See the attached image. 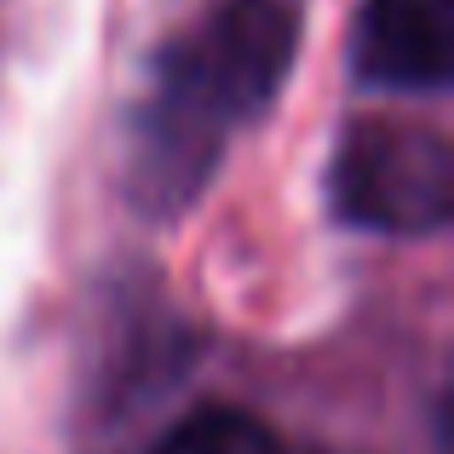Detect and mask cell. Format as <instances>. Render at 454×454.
Returning a JSON list of instances; mask_svg holds the SVG:
<instances>
[{"label":"cell","mask_w":454,"mask_h":454,"mask_svg":"<svg viewBox=\"0 0 454 454\" xmlns=\"http://www.w3.org/2000/svg\"><path fill=\"white\" fill-rule=\"evenodd\" d=\"M300 52V12L288 0H219L196 29L155 58L133 115L127 190L145 213H184L207 190L224 138L282 92Z\"/></svg>","instance_id":"cell-1"},{"label":"cell","mask_w":454,"mask_h":454,"mask_svg":"<svg viewBox=\"0 0 454 454\" xmlns=\"http://www.w3.org/2000/svg\"><path fill=\"white\" fill-rule=\"evenodd\" d=\"M328 196L356 231L437 236L454 219V150L437 127L363 115L333 145Z\"/></svg>","instance_id":"cell-2"},{"label":"cell","mask_w":454,"mask_h":454,"mask_svg":"<svg viewBox=\"0 0 454 454\" xmlns=\"http://www.w3.org/2000/svg\"><path fill=\"white\" fill-rule=\"evenodd\" d=\"M351 69L380 92H443L454 81V0H363Z\"/></svg>","instance_id":"cell-3"},{"label":"cell","mask_w":454,"mask_h":454,"mask_svg":"<svg viewBox=\"0 0 454 454\" xmlns=\"http://www.w3.org/2000/svg\"><path fill=\"white\" fill-rule=\"evenodd\" d=\"M155 454H282V443L247 409H196L161 437Z\"/></svg>","instance_id":"cell-4"}]
</instances>
